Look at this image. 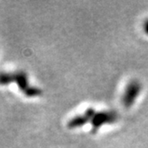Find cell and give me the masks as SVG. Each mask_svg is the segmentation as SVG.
I'll return each mask as SVG.
<instances>
[{"label": "cell", "instance_id": "cell-3", "mask_svg": "<svg viewBox=\"0 0 148 148\" xmlns=\"http://www.w3.org/2000/svg\"><path fill=\"white\" fill-rule=\"evenodd\" d=\"M95 113H96V111L93 108H88L82 115H78L76 117L72 118L67 124L68 128L77 129V128H79V127L84 126L88 121H91Z\"/></svg>", "mask_w": 148, "mask_h": 148}, {"label": "cell", "instance_id": "cell-5", "mask_svg": "<svg viewBox=\"0 0 148 148\" xmlns=\"http://www.w3.org/2000/svg\"><path fill=\"white\" fill-rule=\"evenodd\" d=\"M144 30H145V32L148 35V20H146L145 23H144Z\"/></svg>", "mask_w": 148, "mask_h": 148}, {"label": "cell", "instance_id": "cell-4", "mask_svg": "<svg viewBox=\"0 0 148 148\" xmlns=\"http://www.w3.org/2000/svg\"><path fill=\"white\" fill-rule=\"evenodd\" d=\"M14 82H16L19 88L23 91L24 94L28 89L31 88V86L29 85L28 77L25 72H17L14 74Z\"/></svg>", "mask_w": 148, "mask_h": 148}, {"label": "cell", "instance_id": "cell-1", "mask_svg": "<svg viewBox=\"0 0 148 148\" xmlns=\"http://www.w3.org/2000/svg\"><path fill=\"white\" fill-rule=\"evenodd\" d=\"M119 115L114 111H103L94 114L91 120L92 124V132L96 133L102 126L106 124H112L118 121Z\"/></svg>", "mask_w": 148, "mask_h": 148}, {"label": "cell", "instance_id": "cell-2", "mask_svg": "<svg viewBox=\"0 0 148 148\" xmlns=\"http://www.w3.org/2000/svg\"><path fill=\"white\" fill-rule=\"evenodd\" d=\"M142 90V84L138 80H132L127 85L121 97V103L126 108H130L139 97Z\"/></svg>", "mask_w": 148, "mask_h": 148}]
</instances>
